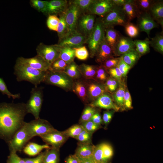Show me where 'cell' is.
<instances>
[{
  "mask_svg": "<svg viewBox=\"0 0 163 163\" xmlns=\"http://www.w3.org/2000/svg\"><path fill=\"white\" fill-rule=\"evenodd\" d=\"M45 153V151L41 152L37 157L34 158H25L23 159L25 163H43Z\"/></svg>",
  "mask_w": 163,
  "mask_h": 163,
  "instance_id": "obj_57",
  "label": "cell"
},
{
  "mask_svg": "<svg viewBox=\"0 0 163 163\" xmlns=\"http://www.w3.org/2000/svg\"><path fill=\"white\" fill-rule=\"evenodd\" d=\"M114 55L113 50L106 43L104 38L99 45L95 55L97 61L102 63L107 59L113 57Z\"/></svg>",
  "mask_w": 163,
  "mask_h": 163,
  "instance_id": "obj_20",
  "label": "cell"
},
{
  "mask_svg": "<svg viewBox=\"0 0 163 163\" xmlns=\"http://www.w3.org/2000/svg\"><path fill=\"white\" fill-rule=\"evenodd\" d=\"M122 7L129 22L135 18H137L141 13L134 0H127L126 2Z\"/></svg>",
  "mask_w": 163,
  "mask_h": 163,
  "instance_id": "obj_23",
  "label": "cell"
},
{
  "mask_svg": "<svg viewBox=\"0 0 163 163\" xmlns=\"http://www.w3.org/2000/svg\"><path fill=\"white\" fill-rule=\"evenodd\" d=\"M106 70L102 65L97 67L95 76L97 81L102 82L106 80L107 76Z\"/></svg>",
  "mask_w": 163,
  "mask_h": 163,
  "instance_id": "obj_52",
  "label": "cell"
},
{
  "mask_svg": "<svg viewBox=\"0 0 163 163\" xmlns=\"http://www.w3.org/2000/svg\"><path fill=\"white\" fill-rule=\"evenodd\" d=\"M40 137L46 144L58 150H59L69 138L63 131H59L56 129Z\"/></svg>",
  "mask_w": 163,
  "mask_h": 163,
  "instance_id": "obj_12",
  "label": "cell"
},
{
  "mask_svg": "<svg viewBox=\"0 0 163 163\" xmlns=\"http://www.w3.org/2000/svg\"><path fill=\"white\" fill-rule=\"evenodd\" d=\"M80 159V158H79ZM80 163H95L92 156L87 158L80 159Z\"/></svg>",
  "mask_w": 163,
  "mask_h": 163,
  "instance_id": "obj_62",
  "label": "cell"
},
{
  "mask_svg": "<svg viewBox=\"0 0 163 163\" xmlns=\"http://www.w3.org/2000/svg\"><path fill=\"white\" fill-rule=\"evenodd\" d=\"M137 18V26L139 31L145 32L149 37L151 30L158 26L149 12H141Z\"/></svg>",
  "mask_w": 163,
  "mask_h": 163,
  "instance_id": "obj_15",
  "label": "cell"
},
{
  "mask_svg": "<svg viewBox=\"0 0 163 163\" xmlns=\"http://www.w3.org/2000/svg\"><path fill=\"white\" fill-rule=\"evenodd\" d=\"M47 72L34 69L17 59L14 74L18 82H28L37 87L43 82Z\"/></svg>",
  "mask_w": 163,
  "mask_h": 163,
  "instance_id": "obj_2",
  "label": "cell"
},
{
  "mask_svg": "<svg viewBox=\"0 0 163 163\" xmlns=\"http://www.w3.org/2000/svg\"><path fill=\"white\" fill-rule=\"evenodd\" d=\"M114 110L106 111L104 112L102 117L103 122L107 126L110 122L114 112Z\"/></svg>",
  "mask_w": 163,
  "mask_h": 163,
  "instance_id": "obj_59",
  "label": "cell"
},
{
  "mask_svg": "<svg viewBox=\"0 0 163 163\" xmlns=\"http://www.w3.org/2000/svg\"><path fill=\"white\" fill-rule=\"evenodd\" d=\"M82 12L75 5L69 2L68 7L64 13L65 17L69 32L77 30L78 21Z\"/></svg>",
  "mask_w": 163,
  "mask_h": 163,
  "instance_id": "obj_11",
  "label": "cell"
},
{
  "mask_svg": "<svg viewBox=\"0 0 163 163\" xmlns=\"http://www.w3.org/2000/svg\"><path fill=\"white\" fill-rule=\"evenodd\" d=\"M81 124H75L63 131L64 133L68 138L75 139L83 130Z\"/></svg>",
  "mask_w": 163,
  "mask_h": 163,
  "instance_id": "obj_34",
  "label": "cell"
},
{
  "mask_svg": "<svg viewBox=\"0 0 163 163\" xmlns=\"http://www.w3.org/2000/svg\"><path fill=\"white\" fill-rule=\"evenodd\" d=\"M106 88L110 91H115L118 86L117 81L115 79L110 78L107 79L106 83Z\"/></svg>",
  "mask_w": 163,
  "mask_h": 163,
  "instance_id": "obj_56",
  "label": "cell"
},
{
  "mask_svg": "<svg viewBox=\"0 0 163 163\" xmlns=\"http://www.w3.org/2000/svg\"><path fill=\"white\" fill-rule=\"evenodd\" d=\"M87 38L77 30L69 32L59 40L57 44L60 47H67L73 48L79 47L86 43Z\"/></svg>",
  "mask_w": 163,
  "mask_h": 163,
  "instance_id": "obj_7",
  "label": "cell"
},
{
  "mask_svg": "<svg viewBox=\"0 0 163 163\" xmlns=\"http://www.w3.org/2000/svg\"><path fill=\"white\" fill-rule=\"evenodd\" d=\"M151 16L163 28V2L162 0H154L148 12Z\"/></svg>",
  "mask_w": 163,
  "mask_h": 163,
  "instance_id": "obj_21",
  "label": "cell"
},
{
  "mask_svg": "<svg viewBox=\"0 0 163 163\" xmlns=\"http://www.w3.org/2000/svg\"><path fill=\"white\" fill-rule=\"evenodd\" d=\"M102 145L104 163H109L113 154V148L106 143H102Z\"/></svg>",
  "mask_w": 163,
  "mask_h": 163,
  "instance_id": "obj_36",
  "label": "cell"
},
{
  "mask_svg": "<svg viewBox=\"0 0 163 163\" xmlns=\"http://www.w3.org/2000/svg\"><path fill=\"white\" fill-rule=\"evenodd\" d=\"M68 65L62 59L58 58L50 65L49 70L55 72H62L65 70Z\"/></svg>",
  "mask_w": 163,
  "mask_h": 163,
  "instance_id": "obj_38",
  "label": "cell"
},
{
  "mask_svg": "<svg viewBox=\"0 0 163 163\" xmlns=\"http://www.w3.org/2000/svg\"><path fill=\"white\" fill-rule=\"evenodd\" d=\"M134 1L141 12H148L154 0H136Z\"/></svg>",
  "mask_w": 163,
  "mask_h": 163,
  "instance_id": "obj_42",
  "label": "cell"
},
{
  "mask_svg": "<svg viewBox=\"0 0 163 163\" xmlns=\"http://www.w3.org/2000/svg\"><path fill=\"white\" fill-rule=\"evenodd\" d=\"M59 150L52 147L45 151L43 163H59Z\"/></svg>",
  "mask_w": 163,
  "mask_h": 163,
  "instance_id": "obj_26",
  "label": "cell"
},
{
  "mask_svg": "<svg viewBox=\"0 0 163 163\" xmlns=\"http://www.w3.org/2000/svg\"><path fill=\"white\" fill-rule=\"evenodd\" d=\"M60 47L57 44L46 45L40 43L36 49L37 55L42 57L50 65L59 58Z\"/></svg>",
  "mask_w": 163,
  "mask_h": 163,
  "instance_id": "obj_9",
  "label": "cell"
},
{
  "mask_svg": "<svg viewBox=\"0 0 163 163\" xmlns=\"http://www.w3.org/2000/svg\"><path fill=\"white\" fill-rule=\"evenodd\" d=\"M105 29L101 18H97L92 31L86 42L88 45L91 57L95 56L99 45L104 38Z\"/></svg>",
  "mask_w": 163,
  "mask_h": 163,
  "instance_id": "obj_3",
  "label": "cell"
},
{
  "mask_svg": "<svg viewBox=\"0 0 163 163\" xmlns=\"http://www.w3.org/2000/svg\"><path fill=\"white\" fill-rule=\"evenodd\" d=\"M124 27L126 33L130 38L132 39L138 35L139 31L137 26L129 22Z\"/></svg>",
  "mask_w": 163,
  "mask_h": 163,
  "instance_id": "obj_43",
  "label": "cell"
},
{
  "mask_svg": "<svg viewBox=\"0 0 163 163\" xmlns=\"http://www.w3.org/2000/svg\"><path fill=\"white\" fill-rule=\"evenodd\" d=\"M75 57V50L73 48L67 47H60L59 58L69 64L74 61Z\"/></svg>",
  "mask_w": 163,
  "mask_h": 163,
  "instance_id": "obj_29",
  "label": "cell"
},
{
  "mask_svg": "<svg viewBox=\"0 0 163 163\" xmlns=\"http://www.w3.org/2000/svg\"><path fill=\"white\" fill-rule=\"evenodd\" d=\"M17 60L34 69L40 71L47 72L50 69V64L42 57L37 55L30 58L19 57Z\"/></svg>",
  "mask_w": 163,
  "mask_h": 163,
  "instance_id": "obj_16",
  "label": "cell"
},
{
  "mask_svg": "<svg viewBox=\"0 0 163 163\" xmlns=\"http://www.w3.org/2000/svg\"><path fill=\"white\" fill-rule=\"evenodd\" d=\"M120 35L118 32L113 27L105 28L104 38L105 41L110 47L113 50Z\"/></svg>",
  "mask_w": 163,
  "mask_h": 163,
  "instance_id": "obj_25",
  "label": "cell"
},
{
  "mask_svg": "<svg viewBox=\"0 0 163 163\" xmlns=\"http://www.w3.org/2000/svg\"><path fill=\"white\" fill-rule=\"evenodd\" d=\"M27 114L25 103H0V138L8 142L24 125Z\"/></svg>",
  "mask_w": 163,
  "mask_h": 163,
  "instance_id": "obj_1",
  "label": "cell"
},
{
  "mask_svg": "<svg viewBox=\"0 0 163 163\" xmlns=\"http://www.w3.org/2000/svg\"><path fill=\"white\" fill-rule=\"evenodd\" d=\"M95 22V15L82 13L78 21L77 30L88 38L92 31Z\"/></svg>",
  "mask_w": 163,
  "mask_h": 163,
  "instance_id": "obj_13",
  "label": "cell"
},
{
  "mask_svg": "<svg viewBox=\"0 0 163 163\" xmlns=\"http://www.w3.org/2000/svg\"><path fill=\"white\" fill-rule=\"evenodd\" d=\"M92 134L83 129L75 139L80 142H91Z\"/></svg>",
  "mask_w": 163,
  "mask_h": 163,
  "instance_id": "obj_51",
  "label": "cell"
},
{
  "mask_svg": "<svg viewBox=\"0 0 163 163\" xmlns=\"http://www.w3.org/2000/svg\"><path fill=\"white\" fill-rule=\"evenodd\" d=\"M62 72L72 78L78 77L80 72L79 67L74 61L68 64L65 70Z\"/></svg>",
  "mask_w": 163,
  "mask_h": 163,
  "instance_id": "obj_41",
  "label": "cell"
},
{
  "mask_svg": "<svg viewBox=\"0 0 163 163\" xmlns=\"http://www.w3.org/2000/svg\"><path fill=\"white\" fill-rule=\"evenodd\" d=\"M105 88L98 84L91 83L89 84L88 88V93L92 99H96L101 95L104 94Z\"/></svg>",
  "mask_w": 163,
  "mask_h": 163,
  "instance_id": "obj_27",
  "label": "cell"
},
{
  "mask_svg": "<svg viewBox=\"0 0 163 163\" xmlns=\"http://www.w3.org/2000/svg\"><path fill=\"white\" fill-rule=\"evenodd\" d=\"M93 107H97L106 109H112L115 111H118L120 107L113 101L108 95L104 94L97 98L91 105Z\"/></svg>",
  "mask_w": 163,
  "mask_h": 163,
  "instance_id": "obj_18",
  "label": "cell"
},
{
  "mask_svg": "<svg viewBox=\"0 0 163 163\" xmlns=\"http://www.w3.org/2000/svg\"><path fill=\"white\" fill-rule=\"evenodd\" d=\"M124 107L129 109L133 108L131 97L127 89L126 90L124 97Z\"/></svg>",
  "mask_w": 163,
  "mask_h": 163,
  "instance_id": "obj_58",
  "label": "cell"
},
{
  "mask_svg": "<svg viewBox=\"0 0 163 163\" xmlns=\"http://www.w3.org/2000/svg\"><path fill=\"white\" fill-rule=\"evenodd\" d=\"M96 112L94 107L91 105L86 107L83 110L80 119V124L90 120L92 116Z\"/></svg>",
  "mask_w": 163,
  "mask_h": 163,
  "instance_id": "obj_37",
  "label": "cell"
},
{
  "mask_svg": "<svg viewBox=\"0 0 163 163\" xmlns=\"http://www.w3.org/2000/svg\"><path fill=\"white\" fill-rule=\"evenodd\" d=\"M105 28L116 25L124 26L129 21L122 6L115 5L108 13L101 18Z\"/></svg>",
  "mask_w": 163,
  "mask_h": 163,
  "instance_id": "obj_5",
  "label": "cell"
},
{
  "mask_svg": "<svg viewBox=\"0 0 163 163\" xmlns=\"http://www.w3.org/2000/svg\"><path fill=\"white\" fill-rule=\"evenodd\" d=\"M140 56L135 49L123 54L120 57L125 63L132 67Z\"/></svg>",
  "mask_w": 163,
  "mask_h": 163,
  "instance_id": "obj_30",
  "label": "cell"
},
{
  "mask_svg": "<svg viewBox=\"0 0 163 163\" xmlns=\"http://www.w3.org/2000/svg\"><path fill=\"white\" fill-rule=\"evenodd\" d=\"M73 88L74 91L82 101H86L87 97V91L82 84L80 82H75Z\"/></svg>",
  "mask_w": 163,
  "mask_h": 163,
  "instance_id": "obj_40",
  "label": "cell"
},
{
  "mask_svg": "<svg viewBox=\"0 0 163 163\" xmlns=\"http://www.w3.org/2000/svg\"><path fill=\"white\" fill-rule=\"evenodd\" d=\"M59 21V18L56 15H49L46 21L48 27L51 30L57 31Z\"/></svg>",
  "mask_w": 163,
  "mask_h": 163,
  "instance_id": "obj_47",
  "label": "cell"
},
{
  "mask_svg": "<svg viewBox=\"0 0 163 163\" xmlns=\"http://www.w3.org/2000/svg\"><path fill=\"white\" fill-rule=\"evenodd\" d=\"M24 126L30 139L34 136L40 137L56 129L47 120L40 117L29 122H25Z\"/></svg>",
  "mask_w": 163,
  "mask_h": 163,
  "instance_id": "obj_4",
  "label": "cell"
},
{
  "mask_svg": "<svg viewBox=\"0 0 163 163\" xmlns=\"http://www.w3.org/2000/svg\"><path fill=\"white\" fill-rule=\"evenodd\" d=\"M95 163H101L96 162Z\"/></svg>",
  "mask_w": 163,
  "mask_h": 163,
  "instance_id": "obj_64",
  "label": "cell"
},
{
  "mask_svg": "<svg viewBox=\"0 0 163 163\" xmlns=\"http://www.w3.org/2000/svg\"><path fill=\"white\" fill-rule=\"evenodd\" d=\"M64 13L65 12L59 15V21L57 31L59 40L62 38L69 32L65 20Z\"/></svg>",
  "mask_w": 163,
  "mask_h": 163,
  "instance_id": "obj_32",
  "label": "cell"
},
{
  "mask_svg": "<svg viewBox=\"0 0 163 163\" xmlns=\"http://www.w3.org/2000/svg\"><path fill=\"white\" fill-rule=\"evenodd\" d=\"M30 139L26 131L24 124L8 142L10 152H17L21 151Z\"/></svg>",
  "mask_w": 163,
  "mask_h": 163,
  "instance_id": "obj_8",
  "label": "cell"
},
{
  "mask_svg": "<svg viewBox=\"0 0 163 163\" xmlns=\"http://www.w3.org/2000/svg\"><path fill=\"white\" fill-rule=\"evenodd\" d=\"M43 102L42 88L38 86L32 88L29 99L25 103L27 113L31 114L35 119L39 118Z\"/></svg>",
  "mask_w": 163,
  "mask_h": 163,
  "instance_id": "obj_6",
  "label": "cell"
},
{
  "mask_svg": "<svg viewBox=\"0 0 163 163\" xmlns=\"http://www.w3.org/2000/svg\"><path fill=\"white\" fill-rule=\"evenodd\" d=\"M80 159L75 154L69 155L66 159L65 163H80Z\"/></svg>",
  "mask_w": 163,
  "mask_h": 163,
  "instance_id": "obj_60",
  "label": "cell"
},
{
  "mask_svg": "<svg viewBox=\"0 0 163 163\" xmlns=\"http://www.w3.org/2000/svg\"><path fill=\"white\" fill-rule=\"evenodd\" d=\"M0 91L3 94L6 95L9 98H12L13 99H16L20 97L21 95L20 94H13L8 90L3 79L1 77H0Z\"/></svg>",
  "mask_w": 163,
  "mask_h": 163,
  "instance_id": "obj_45",
  "label": "cell"
},
{
  "mask_svg": "<svg viewBox=\"0 0 163 163\" xmlns=\"http://www.w3.org/2000/svg\"><path fill=\"white\" fill-rule=\"evenodd\" d=\"M135 50L141 56L150 51V40L146 38L144 40H136L134 41Z\"/></svg>",
  "mask_w": 163,
  "mask_h": 163,
  "instance_id": "obj_28",
  "label": "cell"
},
{
  "mask_svg": "<svg viewBox=\"0 0 163 163\" xmlns=\"http://www.w3.org/2000/svg\"><path fill=\"white\" fill-rule=\"evenodd\" d=\"M120 59V57H113L109 58L104 62L102 65L105 69L107 71L110 69L117 67Z\"/></svg>",
  "mask_w": 163,
  "mask_h": 163,
  "instance_id": "obj_50",
  "label": "cell"
},
{
  "mask_svg": "<svg viewBox=\"0 0 163 163\" xmlns=\"http://www.w3.org/2000/svg\"><path fill=\"white\" fill-rule=\"evenodd\" d=\"M94 0H75L71 1L79 9L82 13H88L89 9Z\"/></svg>",
  "mask_w": 163,
  "mask_h": 163,
  "instance_id": "obj_35",
  "label": "cell"
},
{
  "mask_svg": "<svg viewBox=\"0 0 163 163\" xmlns=\"http://www.w3.org/2000/svg\"><path fill=\"white\" fill-rule=\"evenodd\" d=\"M83 129L89 133L93 134L101 127V126L94 123L91 120L80 124Z\"/></svg>",
  "mask_w": 163,
  "mask_h": 163,
  "instance_id": "obj_49",
  "label": "cell"
},
{
  "mask_svg": "<svg viewBox=\"0 0 163 163\" xmlns=\"http://www.w3.org/2000/svg\"><path fill=\"white\" fill-rule=\"evenodd\" d=\"M97 67L85 64H82L79 67L80 72L86 78H94L95 77Z\"/></svg>",
  "mask_w": 163,
  "mask_h": 163,
  "instance_id": "obj_31",
  "label": "cell"
},
{
  "mask_svg": "<svg viewBox=\"0 0 163 163\" xmlns=\"http://www.w3.org/2000/svg\"><path fill=\"white\" fill-rule=\"evenodd\" d=\"M115 5L112 0H94L87 13L103 17L110 11Z\"/></svg>",
  "mask_w": 163,
  "mask_h": 163,
  "instance_id": "obj_14",
  "label": "cell"
},
{
  "mask_svg": "<svg viewBox=\"0 0 163 163\" xmlns=\"http://www.w3.org/2000/svg\"><path fill=\"white\" fill-rule=\"evenodd\" d=\"M75 50V57L81 60H86L88 57V52L85 46L73 48Z\"/></svg>",
  "mask_w": 163,
  "mask_h": 163,
  "instance_id": "obj_46",
  "label": "cell"
},
{
  "mask_svg": "<svg viewBox=\"0 0 163 163\" xmlns=\"http://www.w3.org/2000/svg\"><path fill=\"white\" fill-rule=\"evenodd\" d=\"M91 120L94 123L101 126L103 123L102 119L100 114L96 112L92 116Z\"/></svg>",
  "mask_w": 163,
  "mask_h": 163,
  "instance_id": "obj_61",
  "label": "cell"
},
{
  "mask_svg": "<svg viewBox=\"0 0 163 163\" xmlns=\"http://www.w3.org/2000/svg\"><path fill=\"white\" fill-rule=\"evenodd\" d=\"M51 147L46 144L40 145L35 142H30L25 146L23 151L29 156H34L39 154L43 149H49Z\"/></svg>",
  "mask_w": 163,
  "mask_h": 163,
  "instance_id": "obj_24",
  "label": "cell"
},
{
  "mask_svg": "<svg viewBox=\"0 0 163 163\" xmlns=\"http://www.w3.org/2000/svg\"><path fill=\"white\" fill-rule=\"evenodd\" d=\"M150 45L157 51L162 54L163 53V34L161 33L157 34L150 40Z\"/></svg>",
  "mask_w": 163,
  "mask_h": 163,
  "instance_id": "obj_33",
  "label": "cell"
},
{
  "mask_svg": "<svg viewBox=\"0 0 163 163\" xmlns=\"http://www.w3.org/2000/svg\"><path fill=\"white\" fill-rule=\"evenodd\" d=\"M122 74V77L126 76L131 67L125 63L120 57V59L117 66Z\"/></svg>",
  "mask_w": 163,
  "mask_h": 163,
  "instance_id": "obj_53",
  "label": "cell"
},
{
  "mask_svg": "<svg viewBox=\"0 0 163 163\" xmlns=\"http://www.w3.org/2000/svg\"><path fill=\"white\" fill-rule=\"evenodd\" d=\"M107 71L113 78L119 82H121L122 76L117 67L110 69Z\"/></svg>",
  "mask_w": 163,
  "mask_h": 163,
  "instance_id": "obj_55",
  "label": "cell"
},
{
  "mask_svg": "<svg viewBox=\"0 0 163 163\" xmlns=\"http://www.w3.org/2000/svg\"><path fill=\"white\" fill-rule=\"evenodd\" d=\"M63 74L62 72L49 70L46 72L43 82L63 88L70 89L72 86V82Z\"/></svg>",
  "mask_w": 163,
  "mask_h": 163,
  "instance_id": "obj_10",
  "label": "cell"
},
{
  "mask_svg": "<svg viewBox=\"0 0 163 163\" xmlns=\"http://www.w3.org/2000/svg\"><path fill=\"white\" fill-rule=\"evenodd\" d=\"M115 5L122 6L127 2V0H112Z\"/></svg>",
  "mask_w": 163,
  "mask_h": 163,
  "instance_id": "obj_63",
  "label": "cell"
},
{
  "mask_svg": "<svg viewBox=\"0 0 163 163\" xmlns=\"http://www.w3.org/2000/svg\"><path fill=\"white\" fill-rule=\"evenodd\" d=\"M95 146L92 142H78L75 154L80 159L91 157L92 156Z\"/></svg>",
  "mask_w": 163,
  "mask_h": 163,
  "instance_id": "obj_22",
  "label": "cell"
},
{
  "mask_svg": "<svg viewBox=\"0 0 163 163\" xmlns=\"http://www.w3.org/2000/svg\"><path fill=\"white\" fill-rule=\"evenodd\" d=\"M48 2L40 0H30V3L31 6L38 11L46 14Z\"/></svg>",
  "mask_w": 163,
  "mask_h": 163,
  "instance_id": "obj_44",
  "label": "cell"
},
{
  "mask_svg": "<svg viewBox=\"0 0 163 163\" xmlns=\"http://www.w3.org/2000/svg\"><path fill=\"white\" fill-rule=\"evenodd\" d=\"M135 49L134 41L132 38L120 36L113 51L115 56H121Z\"/></svg>",
  "mask_w": 163,
  "mask_h": 163,
  "instance_id": "obj_17",
  "label": "cell"
},
{
  "mask_svg": "<svg viewBox=\"0 0 163 163\" xmlns=\"http://www.w3.org/2000/svg\"><path fill=\"white\" fill-rule=\"evenodd\" d=\"M69 5L66 0H52L48 2L46 14L56 15L65 12Z\"/></svg>",
  "mask_w": 163,
  "mask_h": 163,
  "instance_id": "obj_19",
  "label": "cell"
},
{
  "mask_svg": "<svg viewBox=\"0 0 163 163\" xmlns=\"http://www.w3.org/2000/svg\"><path fill=\"white\" fill-rule=\"evenodd\" d=\"M7 163H25L23 158L19 156L17 152H10L8 158Z\"/></svg>",
  "mask_w": 163,
  "mask_h": 163,
  "instance_id": "obj_54",
  "label": "cell"
},
{
  "mask_svg": "<svg viewBox=\"0 0 163 163\" xmlns=\"http://www.w3.org/2000/svg\"><path fill=\"white\" fill-rule=\"evenodd\" d=\"M92 157L96 162L104 163L102 143L95 146Z\"/></svg>",
  "mask_w": 163,
  "mask_h": 163,
  "instance_id": "obj_48",
  "label": "cell"
},
{
  "mask_svg": "<svg viewBox=\"0 0 163 163\" xmlns=\"http://www.w3.org/2000/svg\"><path fill=\"white\" fill-rule=\"evenodd\" d=\"M126 88L121 86L117 89L113 95L114 99L117 105L120 107H124V97Z\"/></svg>",
  "mask_w": 163,
  "mask_h": 163,
  "instance_id": "obj_39",
  "label": "cell"
}]
</instances>
